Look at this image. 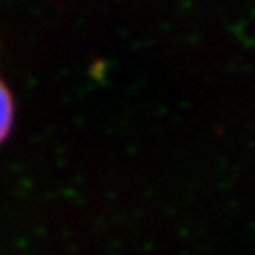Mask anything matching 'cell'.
I'll return each instance as SVG.
<instances>
[{"instance_id":"obj_1","label":"cell","mask_w":255,"mask_h":255,"mask_svg":"<svg viewBox=\"0 0 255 255\" xmlns=\"http://www.w3.org/2000/svg\"><path fill=\"white\" fill-rule=\"evenodd\" d=\"M13 123V99L6 83L0 80V144L8 138Z\"/></svg>"}]
</instances>
